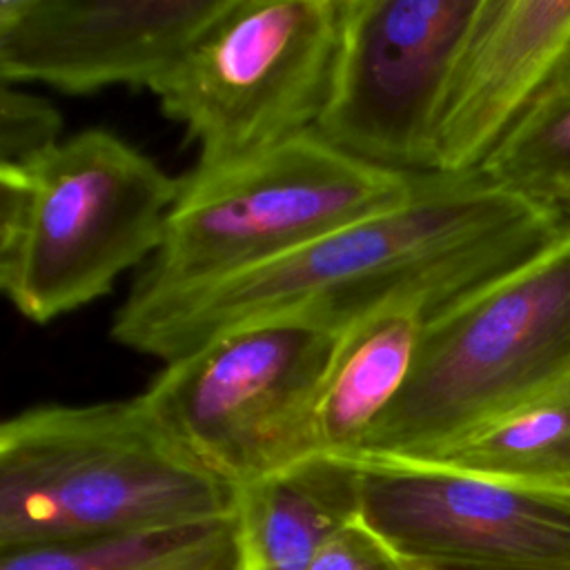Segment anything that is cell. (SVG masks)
<instances>
[{
    "label": "cell",
    "mask_w": 570,
    "mask_h": 570,
    "mask_svg": "<svg viewBox=\"0 0 570 570\" xmlns=\"http://www.w3.org/2000/svg\"><path fill=\"white\" fill-rule=\"evenodd\" d=\"M570 236L539 205L481 169L421 171L399 207L330 232L238 274L156 294L129 292L111 338L163 363L243 325L296 321L341 332L396 303L430 318L528 267Z\"/></svg>",
    "instance_id": "obj_1"
},
{
    "label": "cell",
    "mask_w": 570,
    "mask_h": 570,
    "mask_svg": "<svg viewBox=\"0 0 570 570\" xmlns=\"http://www.w3.org/2000/svg\"><path fill=\"white\" fill-rule=\"evenodd\" d=\"M236 510L138 396L36 405L0 425V552L169 528Z\"/></svg>",
    "instance_id": "obj_2"
},
{
    "label": "cell",
    "mask_w": 570,
    "mask_h": 570,
    "mask_svg": "<svg viewBox=\"0 0 570 570\" xmlns=\"http://www.w3.org/2000/svg\"><path fill=\"white\" fill-rule=\"evenodd\" d=\"M183 178L107 129L0 167V287L45 325L109 294L165 238Z\"/></svg>",
    "instance_id": "obj_3"
},
{
    "label": "cell",
    "mask_w": 570,
    "mask_h": 570,
    "mask_svg": "<svg viewBox=\"0 0 570 570\" xmlns=\"http://www.w3.org/2000/svg\"><path fill=\"white\" fill-rule=\"evenodd\" d=\"M570 383V236L432 316L405 392L361 461H421Z\"/></svg>",
    "instance_id": "obj_4"
},
{
    "label": "cell",
    "mask_w": 570,
    "mask_h": 570,
    "mask_svg": "<svg viewBox=\"0 0 570 570\" xmlns=\"http://www.w3.org/2000/svg\"><path fill=\"white\" fill-rule=\"evenodd\" d=\"M421 174L358 160L309 129L249 158L191 169L131 292L212 283L403 205Z\"/></svg>",
    "instance_id": "obj_5"
},
{
    "label": "cell",
    "mask_w": 570,
    "mask_h": 570,
    "mask_svg": "<svg viewBox=\"0 0 570 570\" xmlns=\"http://www.w3.org/2000/svg\"><path fill=\"white\" fill-rule=\"evenodd\" d=\"M341 0H229L151 94L216 169L316 127Z\"/></svg>",
    "instance_id": "obj_6"
},
{
    "label": "cell",
    "mask_w": 570,
    "mask_h": 570,
    "mask_svg": "<svg viewBox=\"0 0 570 570\" xmlns=\"http://www.w3.org/2000/svg\"><path fill=\"white\" fill-rule=\"evenodd\" d=\"M336 336L296 321L234 327L167 361L140 399L238 490L321 454L314 412Z\"/></svg>",
    "instance_id": "obj_7"
},
{
    "label": "cell",
    "mask_w": 570,
    "mask_h": 570,
    "mask_svg": "<svg viewBox=\"0 0 570 570\" xmlns=\"http://www.w3.org/2000/svg\"><path fill=\"white\" fill-rule=\"evenodd\" d=\"M479 0H341L316 134L376 167L430 171L436 111Z\"/></svg>",
    "instance_id": "obj_8"
},
{
    "label": "cell",
    "mask_w": 570,
    "mask_h": 570,
    "mask_svg": "<svg viewBox=\"0 0 570 570\" xmlns=\"http://www.w3.org/2000/svg\"><path fill=\"white\" fill-rule=\"evenodd\" d=\"M361 463V517L430 568L570 570V494L412 461Z\"/></svg>",
    "instance_id": "obj_9"
},
{
    "label": "cell",
    "mask_w": 570,
    "mask_h": 570,
    "mask_svg": "<svg viewBox=\"0 0 570 570\" xmlns=\"http://www.w3.org/2000/svg\"><path fill=\"white\" fill-rule=\"evenodd\" d=\"M229 0H0V78L154 89Z\"/></svg>",
    "instance_id": "obj_10"
},
{
    "label": "cell",
    "mask_w": 570,
    "mask_h": 570,
    "mask_svg": "<svg viewBox=\"0 0 570 570\" xmlns=\"http://www.w3.org/2000/svg\"><path fill=\"white\" fill-rule=\"evenodd\" d=\"M570 49V0H479L432 131L430 171L479 169Z\"/></svg>",
    "instance_id": "obj_11"
},
{
    "label": "cell",
    "mask_w": 570,
    "mask_h": 570,
    "mask_svg": "<svg viewBox=\"0 0 570 570\" xmlns=\"http://www.w3.org/2000/svg\"><path fill=\"white\" fill-rule=\"evenodd\" d=\"M430 314L381 307L338 332L314 412L321 454L361 461L412 376Z\"/></svg>",
    "instance_id": "obj_12"
},
{
    "label": "cell",
    "mask_w": 570,
    "mask_h": 570,
    "mask_svg": "<svg viewBox=\"0 0 570 570\" xmlns=\"http://www.w3.org/2000/svg\"><path fill=\"white\" fill-rule=\"evenodd\" d=\"M243 570H307L361 517V463L307 456L236 490Z\"/></svg>",
    "instance_id": "obj_13"
},
{
    "label": "cell",
    "mask_w": 570,
    "mask_h": 570,
    "mask_svg": "<svg viewBox=\"0 0 570 570\" xmlns=\"http://www.w3.org/2000/svg\"><path fill=\"white\" fill-rule=\"evenodd\" d=\"M412 463L570 494V383Z\"/></svg>",
    "instance_id": "obj_14"
},
{
    "label": "cell",
    "mask_w": 570,
    "mask_h": 570,
    "mask_svg": "<svg viewBox=\"0 0 570 570\" xmlns=\"http://www.w3.org/2000/svg\"><path fill=\"white\" fill-rule=\"evenodd\" d=\"M0 570H243L236 510L169 528L0 552Z\"/></svg>",
    "instance_id": "obj_15"
},
{
    "label": "cell",
    "mask_w": 570,
    "mask_h": 570,
    "mask_svg": "<svg viewBox=\"0 0 570 570\" xmlns=\"http://www.w3.org/2000/svg\"><path fill=\"white\" fill-rule=\"evenodd\" d=\"M479 169L546 207L570 196V49Z\"/></svg>",
    "instance_id": "obj_16"
},
{
    "label": "cell",
    "mask_w": 570,
    "mask_h": 570,
    "mask_svg": "<svg viewBox=\"0 0 570 570\" xmlns=\"http://www.w3.org/2000/svg\"><path fill=\"white\" fill-rule=\"evenodd\" d=\"M62 116L47 98L20 89L0 87V167L24 165L62 138Z\"/></svg>",
    "instance_id": "obj_17"
},
{
    "label": "cell",
    "mask_w": 570,
    "mask_h": 570,
    "mask_svg": "<svg viewBox=\"0 0 570 570\" xmlns=\"http://www.w3.org/2000/svg\"><path fill=\"white\" fill-rule=\"evenodd\" d=\"M307 570H432L390 546L363 517L341 528L318 550Z\"/></svg>",
    "instance_id": "obj_18"
},
{
    "label": "cell",
    "mask_w": 570,
    "mask_h": 570,
    "mask_svg": "<svg viewBox=\"0 0 570 570\" xmlns=\"http://www.w3.org/2000/svg\"><path fill=\"white\" fill-rule=\"evenodd\" d=\"M432 570H490V568H432Z\"/></svg>",
    "instance_id": "obj_19"
},
{
    "label": "cell",
    "mask_w": 570,
    "mask_h": 570,
    "mask_svg": "<svg viewBox=\"0 0 570 570\" xmlns=\"http://www.w3.org/2000/svg\"><path fill=\"white\" fill-rule=\"evenodd\" d=\"M559 209H561V212H563V216H566V218H568V223H570V203H566V205H561V207H559Z\"/></svg>",
    "instance_id": "obj_20"
},
{
    "label": "cell",
    "mask_w": 570,
    "mask_h": 570,
    "mask_svg": "<svg viewBox=\"0 0 570 570\" xmlns=\"http://www.w3.org/2000/svg\"><path fill=\"white\" fill-rule=\"evenodd\" d=\"M566 203H570V196H568V198H566V200H563V203H561V205H566Z\"/></svg>",
    "instance_id": "obj_21"
}]
</instances>
